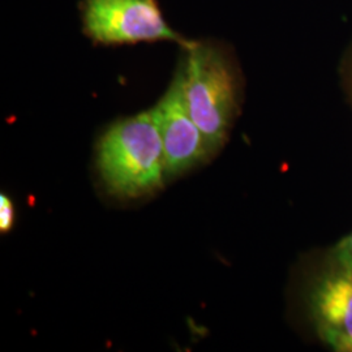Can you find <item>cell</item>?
I'll return each instance as SVG.
<instances>
[{
  "label": "cell",
  "instance_id": "1",
  "mask_svg": "<svg viewBox=\"0 0 352 352\" xmlns=\"http://www.w3.org/2000/svg\"><path fill=\"white\" fill-rule=\"evenodd\" d=\"M97 167L106 189L120 199H138L162 187L167 177L164 141L154 107L104 132Z\"/></svg>",
  "mask_w": 352,
  "mask_h": 352
},
{
  "label": "cell",
  "instance_id": "2",
  "mask_svg": "<svg viewBox=\"0 0 352 352\" xmlns=\"http://www.w3.org/2000/svg\"><path fill=\"white\" fill-rule=\"evenodd\" d=\"M180 64L189 113L213 153L219 151L236 110V78L226 55L210 43L186 45Z\"/></svg>",
  "mask_w": 352,
  "mask_h": 352
},
{
  "label": "cell",
  "instance_id": "3",
  "mask_svg": "<svg viewBox=\"0 0 352 352\" xmlns=\"http://www.w3.org/2000/svg\"><path fill=\"white\" fill-rule=\"evenodd\" d=\"M84 29L106 45L177 41L155 0H84Z\"/></svg>",
  "mask_w": 352,
  "mask_h": 352
},
{
  "label": "cell",
  "instance_id": "4",
  "mask_svg": "<svg viewBox=\"0 0 352 352\" xmlns=\"http://www.w3.org/2000/svg\"><path fill=\"white\" fill-rule=\"evenodd\" d=\"M309 312L320 338L333 350L352 352V260L333 251L330 265L309 292Z\"/></svg>",
  "mask_w": 352,
  "mask_h": 352
},
{
  "label": "cell",
  "instance_id": "5",
  "mask_svg": "<svg viewBox=\"0 0 352 352\" xmlns=\"http://www.w3.org/2000/svg\"><path fill=\"white\" fill-rule=\"evenodd\" d=\"M154 109L164 141L167 177L180 175L213 157L208 140L189 113L180 67Z\"/></svg>",
  "mask_w": 352,
  "mask_h": 352
},
{
  "label": "cell",
  "instance_id": "6",
  "mask_svg": "<svg viewBox=\"0 0 352 352\" xmlns=\"http://www.w3.org/2000/svg\"><path fill=\"white\" fill-rule=\"evenodd\" d=\"M14 209L10 197L6 195L0 196V230L1 232H8L13 226Z\"/></svg>",
  "mask_w": 352,
  "mask_h": 352
},
{
  "label": "cell",
  "instance_id": "7",
  "mask_svg": "<svg viewBox=\"0 0 352 352\" xmlns=\"http://www.w3.org/2000/svg\"><path fill=\"white\" fill-rule=\"evenodd\" d=\"M334 251L338 252L340 254L349 257L352 260V232L350 235H347L346 238L340 240V243L336 245Z\"/></svg>",
  "mask_w": 352,
  "mask_h": 352
}]
</instances>
